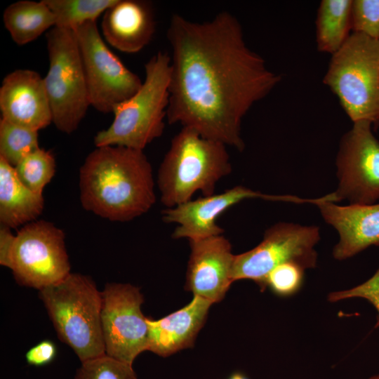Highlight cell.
Wrapping results in <instances>:
<instances>
[{
  "label": "cell",
  "mask_w": 379,
  "mask_h": 379,
  "mask_svg": "<svg viewBox=\"0 0 379 379\" xmlns=\"http://www.w3.org/2000/svg\"><path fill=\"white\" fill-rule=\"evenodd\" d=\"M166 119L242 151L241 123L281 76L246 44L239 21L228 11L199 22L173 14Z\"/></svg>",
  "instance_id": "obj_1"
},
{
  "label": "cell",
  "mask_w": 379,
  "mask_h": 379,
  "mask_svg": "<svg viewBox=\"0 0 379 379\" xmlns=\"http://www.w3.org/2000/svg\"><path fill=\"white\" fill-rule=\"evenodd\" d=\"M83 208L102 218L128 222L155 204L152 168L143 150L120 146L97 147L79 171Z\"/></svg>",
  "instance_id": "obj_2"
},
{
  "label": "cell",
  "mask_w": 379,
  "mask_h": 379,
  "mask_svg": "<svg viewBox=\"0 0 379 379\" xmlns=\"http://www.w3.org/2000/svg\"><path fill=\"white\" fill-rule=\"evenodd\" d=\"M227 147L182 127L171 140L158 171L164 206L173 208L186 203L198 192L204 197L213 194L218 182L232 171Z\"/></svg>",
  "instance_id": "obj_3"
},
{
  "label": "cell",
  "mask_w": 379,
  "mask_h": 379,
  "mask_svg": "<svg viewBox=\"0 0 379 379\" xmlns=\"http://www.w3.org/2000/svg\"><path fill=\"white\" fill-rule=\"evenodd\" d=\"M170 55L159 51L145 64L140 88L113 109L110 126L97 133V147L120 146L144 150L165 128L169 104Z\"/></svg>",
  "instance_id": "obj_4"
},
{
  "label": "cell",
  "mask_w": 379,
  "mask_h": 379,
  "mask_svg": "<svg viewBox=\"0 0 379 379\" xmlns=\"http://www.w3.org/2000/svg\"><path fill=\"white\" fill-rule=\"evenodd\" d=\"M58 338L81 362L105 354L101 324L102 292L88 276L70 273L39 291Z\"/></svg>",
  "instance_id": "obj_5"
},
{
  "label": "cell",
  "mask_w": 379,
  "mask_h": 379,
  "mask_svg": "<svg viewBox=\"0 0 379 379\" xmlns=\"http://www.w3.org/2000/svg\"><path fill=\"white\" fill-rule=\"evenodd\" d=\"M64 232L46 220H35L13 234L0 229V265L12 270L17 283L39 291L65 279L71 265Z\"/></svg>",
  "instance_id": "obj_6"
},
{
  "label": "cell",
  "mask_w": 379,
  "mask_h": 379,
  "mask_svg": "<svg viewBox=\"0 0 379 379\" xmlns=\"http://www.w3.org/2000/svg\"><path fill=\"white\" fill-rule=\"evenodd\" d=\"M324 83L352 122H379V40L351 34L333 55Z\"/></svg>",
  "instance_id": "obj_7"
},
{
  "label": "cell",
  "mask_w": 379,
  "mask_h": 379,
  "mask_svg": "<svg viewBox=\"0 0 379 379\" xmlns=\"http://www.w3.org/2000/svg\"><path fill=\"white\" fill-rule=\"evenodd\" d=\"M46 42L49 67L44 81L53 123L70 134L91 106L79 47L74 31L58 27L46 33Z\"/></svg>",
  "instance_id": "obj_8"
},
{
  "label": "cell",
  "mask_w": 379,
  "mask_h": 379,
  "mask_svg": "<svg viewBox=\"0 0 379 379\" xmlns=\"http://www.w3.org/2000/svg\"><path fill=\"white\" fill-rule=\"evenodd\" d=\"M319 239L317 227L277 223L265 231L258 246L234 255L233 281L252 280L264 291L268 275L281 264L293 262L305 270L314 268L317 260L314 246Z\"/></svg>",
  "instance_id": "obj_9"
},
{
  "label": "cell",
  "mask_w": 379,
  "mask_h": 379,
  "mask_svg": "<svg viewBox=\"0 0 379 379\" xmlns=\"http://www.w3.org/2000/svg\"><path fill=\"white\" fill-rule=\"evenodd\" d=\"M83 62L91 106L102 113L132 96L141 86L138 75L128 69L107 47L96 22L75 30Z\"/></svg>",
  "instance_id": "obj_10"
},
{
  "label": "cell",
  "mask_w": 379,
  "mask_h": 379,
  "mask_svg": "<svg viewBox=\"0 0 379 379\" xmlns=\"http://www.w3.org/2000/svg\"><path fill=\"white\" fill-rule=\"evenodd\" d=\"M101 324L105 354L133 365L147 350V317L139 288L129 284L108 283L102 291Z\"/></svg>",
  "instance_id": "obj_11"
},
{
  "label": "cell",
  "mask_w": 379,
  "mask_h": 379,
  "mask_svg": "<svg viewBox=\"0 0 379 379\" xmlns=\"http://www.w3.org/2000/svg\"><path fill=\"white\" fill-rule=\"evenodd\" d=\"M368 121L353 123L343 137L336 159L339 183L330 201L373 204L379 199V141Z\"/></svg>",
  "instance_id": "obj_12"
},
{
  "label": "cell",
  "mask_w": 379,
  "mask_h": 379,
  "mask_svg": "<svg viewBox=\"0 0 379 379\" xmlns=\"http://www.w3.org/2000/svg\"><path fill=\"white\" fill-rule=\"evenodd\" d=\"M253 198L295 203L298 201V197L294 196L266 194L237 185L219 194L203 196L173 208H166L162 211L161 218L165 223L177 225L172 233V237L175 239L192 240L220 235L224 230L217 223L218 217L238 203Z\"/></svg>",
  "instance_id": "obj_13"
},
{
  "label": "cell",
  "mask_w": 379,
  "mask_h": 379,
  "mask_svg": "<svg viewBox=\"0 0 379 379\" xmlns=\"http://www.w3.org/2000/svg\"><path fill=\"white\" fill-rule=\"evenodd\" d=\"M186 288L212 303L221 301L233 281L234 255L223 235L189 240Z\"/></svg>",
  "instance_id": "obj_14"
},
{
  "label": "cell",
  "mask_w": 379,
  "mask_h": 379,
  "mask_svg": "<svg viewBox=\"0 0 379 379\" xmlns=\"http://www.w3.org/2000/svg\"><path fill=\"white\" fill-rule=\"evenodd\" d=\"M1 119L39 131L53 122L44 77L26 69L14 70L3 79L0 87Z\"/></svg>",
  "instance_id": "obj_15"
},
{
  "label": "cell",
  "mask_w": 379,
  "mask_h": 379,
  "mask_svg": "<svg viewBox=\"0 0 379 379\" xmlns=\"http://www.w3.org/2000/svg\"><path fill=\"white\" fill-rule=\"evenodd\" d=\"M312 204L339 234L333 251L335 259L345 260L371 246H379V204L338 206L325 197L314 199Z\"/></svg>",
  "instance_id": "obj_16"
},
{
  "label": "cell",
  "mask_w": 379,
  "mask_h": 379,
  "mask_svg": "<svg viewBox=\"0 0 379 379\" xmlns=\"http://www.w3.org/2000/svg\"><path fill=\"white\" fill-rule=\"evenodd\" d=\"M156 22L152 4L117 0L103 14L101 28L107 42L119 51L135 53L152 40Z\"/></svg>",
  "instance_id": "obj_17"
},
{
  "label": "cell",
  "mask_w": 379,
  "mask_h": 379,
  "mask_svg": "<svg viewBox=\"0 0 379 379\" xmlns=\"http://www.w3.org/2000/svg\"><path fill=\"white\" fill-rule=\"evenodd\" d=\"M212 304L194 295L186 306L161 319L147 318V350L165 357L192 347Z\"/></svg>",
  "instance_id": "obj_18"
},
{
  "label": "cell",
  "mask_w": 379,
  "mask_h": 379,
  "mask_svg": "<svg viewBox=\"0 0 379 379\" xmlns=\"http://www.w3.org/2000/svg\"><path fill=\"white\" fill-rule=\"evenodd\" d=\"M44 206L43 194L34 192L19 179L15 167L0 157V224L8 229L35 221Z\"/></svg>",
  "instance_id": "obj_19"
},
{
  "label": "cell",
  "mask_w": 379,
  "mask_h": 379,
  "mask_svg": "<svg viewBox=\"0 0 379 379\" xmlns=\"http://www.w3.org/2000/svg\"><path fill=\"white\" fill-rule=\"evenodd\" d=\"M3 22L13 41L22 46L55 25V17L44 0H22L6 8Z\"/></svg>",
  "instance_id": "obj_20"
},
{
  "label": "cell",
  "mask_w": 379,
  "mask_h": 379,
  "mask_svg": "<svg viewBox=\"0 0 379 379\" xmlns=\"http://www.w3.org/2000/svg\"><path fill=\"white\" fill-rule=\"evenodd\" d=\"M352 0H323L316 21L318 50L333 55L345 43L352 29Z\"/></svg>",
  "instance_id": "obj_21"
},
{
  "label": "cell",
  "mask_w": 379,
  "mask_h": 379,
  "mask_svg": "<svg viewBox=\"0 0 379 379\" xmlns=\"http://www.w3.org/2000/svg\"><path fill=\"white\" fill-rule=\"evenodd\" d=\"M54 15L55 25L75 30L88 22H96L117 0H44Z\"/></svg>",
  "instance_id": "obj_22"
},
{
  "label": "cell",
  "mask_w": 379,
  "mask_h": 379,
  "mask_svg": "<svg viewBox=\"0 0 379 379\" xmlns=\"http://www.w3.org/2000/svg\"><path fill=\"white\" fill-rule=\"evenodd\" d=\"M38 138V131L1 119L0 157L16 166L26 156L39 148Z\"/></svg>",
  "instance_id": "obj_23"
},
{
  "label": "cell",
  "mask_w": 379,
  "mask_h": 379,
  "mask_svg": "<svg viewBox=\"0 0 379 379\" xmlns=\"http://www.w3.org/2000/svg\"><path fill=\"white\" fill-rule=\"evenodd\" d=\"M21 182L32 191L43 194L55 172V160L51 152L38 148L26 156L16 166Z\"/></svg>",
  "instance_id": "obj_24"
},
{
  "label": "cell",
  "mask_w": 379,
  "mask_h": 379,
  "mask_svg": "<svg viewBox=\"0 0 379 379\" xmlns=\"http://www.w3.org/2000/svg\"><path fill=\"white\" fill-rule=\"evenodd\" d=\"M74 379H138L133 365L106 354L81 362Z\"/></svg>",
  "instance_id": "obj_25"
},
{
  "label": "cell",
  "mask_w": 379,
  "mask_h": 379,
  "mask_svg": "<svg viewBox=\"0 0 379 379\" xmlns=\"http://www.w3.org/2000/svg\"><path fill=\"white\" fill-rule=\"evenodd\" d=\"M305 270L302 267L296 263L281 264L268 275L266 288L268 287L279 296H291L302 287Z\"/></svg>",
  "instance_id": "obj_26"
},
{
  "label": "cell",
  "mask_w": 379,
  "mask_h": 379,
  "mask_svg": "<svg viewBox=\"0 0 379 379\" xmlns=\"http://www.w3.org/2000/svg\"><path fill=\"white\" fill-rule=\"evenodd\" d=\"M352 29L379 40V0L352 1Z\"/></svg>",
  "instance_id": "obj_27"
},
{
  "label": "cell",
  "mask_w": 379,
  "mask_h": 379,
  "mask_svg": "<svg viewBox=\"0 0 379 379\" xmlns=\"http://www.w3.org/2000/svg\"><path fill=\"white\" fill-rule=\"evenodd\" d=\"M57 354V347L52 340H44L32 347L25 354L26 361L34 366H43L51 363Z\"/></svg>",
  "instance_id": "obj_28"
},
{
  "label": "cell",
  "mask_w": 379,
  "mask_h": 379,
  "mask_svg": "<svg viewBox=\"0 0 379 379\" xmlns=\"http://www.w3.org/2000/svg\"><path fill=\"white\" fill-rule=\"evenodd\" d=\"M354 296L366 298L379 313V272L354 290Z\"/></svg>",
  "instance_id": "obj_29"
},
{
  "label": "cell",
  "mask_w": 379,
  "mask_h": 379,
  "mask_svg": "<svg viewBox=\"0 0 379 379\" xmlns=\"http://www.w3.org/2000/svg\"><path fill=\"white\" fill-rule=\"evenodd\" d=\"M227 379H250L246 375L240 372L236 371L232 373Z\"/></svg>",
  "instance_id": "obj_30"
},
{
  "label": "cell",
  "mask_w": 379,
  "mask_h": 379,
  "mask_svg": "<svg viewBox=\"0 0 379 379\" xmlns=\"http://www.w3.org/2000/svg\"><path fill=\"white\" fill-rule=\"evenodd\" d=\"M368 379H379V375H374L373 377L369 378Z\"/></svg>",
  "instance_id": "obj_31"
}]
</instances>
